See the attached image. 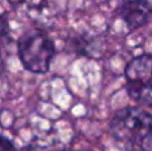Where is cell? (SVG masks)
Returning <instances> with one entry per match:
<instances>
[{
    "label": "cell",
    "instance_id": "6da1fadb",
    "mask_svg": "<svg viewBox=\"0 0 152 151\" xmlns=\"http://www.w3.org/2000/svg\"><path fill=\"white\" fill-rule=\"evenodd\" d=\"M113 139L127 151H147L152 144V115L139 107H126L111 122Z\"/></svg>",
    "mask_w": 152,
    "mask_h": 151
},
{
    "label": "cell",
    "instance_id": "7a4b0ae2",
    "mask_svg": "<svg viewBox=\"0 0 152 151\" xmlns=\"http://www.w3.org/2000/svg\"><path fill=\"white\" fill-rule=\"evenodd\" d=\"M18 51L24 68L34 74H44L50 70L55 45L43 32L31 31L20 37Z\"/></svg>",
    "mask_w": 152,
    "mask_h": 151
},
{
    "label": "cell",
    "instance_id": "3957f363",
    "mask_svg": "<svg viewBox=\"0 0 152 151\" xmlns=\"http://www.w3.org/2000/svg\"><path fill=\"white\" fill-rule=\"evenodd\" d=\"M127 91L137 103L152 107V55L134 58L126 68Z\"/></svg>",
    "mask_w": 152,
    "mask_h": 151
},
{
    "label": "cell",
    "instance_id": "277c9868",
    "mask_svg": "<svg viewBox=\"0 0 152 151\" xmlns=\"http://www.w3.org/2000/svg\"><path fill=\"white\" fill-rule=\"evenodd\" d=\"M119 15L129 31L140 28L150 20L152 7L148 0H121Z\"/></svg>",
    "mask_w": 152,
    "mask_h": 151
},
{
    "label": "cell",
    "instance_id": "5b68a950",
    "mask_svg": "<svg viewBox=\"0 0 152 151\" xmlns=\"http://www.w3.org/2000/svg\"><path fill=\"white\" fill-rule=\"evenodd\" d=\"M0 151H18V150L12 144V142H10L4 136H0Z\"/></svg>",
    "mask_w": 152,
    "mask_h": 151
}]
</instances>
